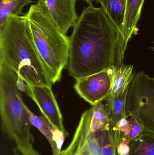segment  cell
Instances as JSON below:
<instances>
[{
  "label": "cell",
  "mask_w": 154,
  "mask_h": 155,
  "mask_svg": "<svg viewBox=\"0 0 154 155\" xmlns=\"http://www.w3.org/2000/svg\"><path fill=\"white\" fill-rule=\"evenodd\" d=\"M122 31L92 1L85 7L69 37V74L76 80L123 64Z\"/></svg>",
  "instance_id": "6da1fadb"
},
{
  "label": "cell",
  "mask_w": 154,
  "mask_h": 155,
  "mask_svg": "<svg viewBox=\"0 0 154 155\" xmlns=\"http://www.w3.org/2000/svg\"><path fill=\"white\" fill-rule=\"evenodd\" d=\"M0 65L20 75L27 84L52 87L28 32L25 15L10 17L0 29Z\"/></svg>",
  "instance_id": "7a4b0ae2"
},
{
  "label": "cell",
  "mask_w": 154,
  "mask_h": 155,
  "mask_svg": "<svg viewBox=\"0 0 154 155\" xmlns=\"http://www.w3.org/2000/svg\"><path fill=\"white\" fill-rule=\"evenodd\" d=\"M25 15L30 37L53 84L68 64L69 37L55 24L42 0L32 5Z\"/></svg>",
  "instance_id": "3957f363"
},
{
  "label": "cell",
  "mask_w": 154,
  "mask_h": 155,
  "mask_svg": "<svg viewBox=\"0 0 154 155\" xmlns=\"http://www.w3.org/2000/svg\"><path fill=\"white\" fill-rule=\"evenodd\" d=\"M17 74L0 65V112L3 132L16 146L33 144L26 105L16 86Z\"/></svg>",
  "instance_id": "277c9868"
},
{
  "label": "cell",
  "mask_w": 154,
  "mask_h": 155,
  "mask_svg": "<svg viewBox=\"0 0 154 155\" xmlns=\"http://www.w3.org/2000/svg\"><path fill=\"white\" fill-rule=\"evenodd\" d=\"M126 110L144 131L154 133V78L144 72L134 74L129 87Z\"/></svg>",
  "instance_id": "5b68a950"
},
{
  "label": "cell",
  "mask_w": 154,
  "mask_h": 155,
  "mask_svg": "<svg viewBox=\"0 0 154 155\" xmlns=\"http://www.w3.org/2000/svg\"><path fill=\"white\" fill-rule=\"evenodd\" d=\"M115 67L77 80L74 86L80 97L92 106L101 103L109 95Z\"/></svg>",
  "instance_id": "8992f818"
},
{
  "label": "cell",
  "mask_w": 154,
  "mask_h": 155,
  "mask_svg": "<svg viewBox=\"0 0 154 155\" xmlns=\"http://www.w3.org/2000/svg\"><path fill=\"white\" fill-rule=\"evenodd\" d=\"M89 109L83 113L71 142L60 155H102L97 133L90 129Z\"/></svg>",
  "instance_id": "52a82bcc"
},
{
  "label": "cell",
  "mask_w": 154,
  "mask_h": 155,
  "mask_svg": "<svg viewBox=\"0 0 154 155\" xmlns=\"http://www.w3.org/2000/svg\"><path fill=\"white\" fill-rule=\"evenodd\" d=\"M29 86L31 92L32 99L45 119L52 127L61 131L68 137L69 134L63 125L62 114L52 87Z\"/></svg>",
  "instance_id": "ba28073f"
},
{
  "label": "cell",
  "mask_w": 154,
  "mask_h": 155,
  "mask_svg": "<svg viewBox=\"0 0 154 155\" xmlns=\"http://www.w3.org/2000/svg\"><path fill=\"white\" fill-rule=\"evenodd\" d=\"M55 24L65 34L74 27L78 19L77 0H42Z\"/></svg>",
  "instance_id": "9c48e42d"
},
{
  "label": "cell",
  "mask_w": 154,
  "mask_h": 155,
  "mask_svg": "<svg viewBox=\"0 0 154 155\" xmlns=\"http://www.w3.org/2000/svg\"><path fill=\"white\" fill-rule=\"evenodd\" d=\"M145 0H127L126 11L122 31L123 41L121 55L124 59L127 43L133 35L136 34L137 23L140 19Z\"/></svg>",
  "instance_id": "30bf717a"
},
{
  "label": "cell",
  "mask_w": 154,
  "mask_h": 155,
  "mask_svg": "<svg viewBox=\"0 0 154 155\" xmlns=\"http://www.w3.org/2000/svg\"><path fill=\"white\" fill-rule=\"evenodd\" d=\"M133 65L124 64L116 67L113 77L112 88L109 95L105 100L106 106L110 105L115 97L128 88L134 77Z\"/></svg>",
  "instance_id": "8fae6325"
},
{
  "label": "cell",
  "mask_w": 154,
  "mask_h": 155,
  "mask_svg": "<svg viewBox=\"0 0 154 155\" xmlns=\"http://www.w3.org/2000/svg\"><path fill=\"white\" fill-rule=\"evenodd\" d=\"M96 133L101 147V155H119L118 153V147L124 134L116 130L115 125L111 122L108 128Z\"/></svg>",
  "instance_id": "7c38bea8"
},
{
  "label": "cell",
  "mask_w": 154,
  "mask_h": 155,
  "mask_svg": "<svg viewBox=\"0 0 154 155\" xmlns=\"http://www.w3.org/2000/svg\"><path fill=\"white\" fill-rule=\"evenodd\" d=\"M101 4V8L123 31L126 11L127 0H96Z\"/></svg>",
  "instance_id": "4fadbf2b"
},
{
  "label": "cell",
  "mask_w": 154,
  "mask_h": 155,
  "mask_svg": "<svg viewBox=\"0 0 154 155\" xmlns=\"http://www.w3.org/2000/svg\"><path fill=\"white\" fill-rule=\"evenodd\" d=\"M26 109L31 125L38 129L48 140L52 149L53 155H60L62 150L58 147L54 140L52 127L45 117L35 115L26 105Z\"/></svg>",
  "instance_id": "5bb4252c"
},
{
  "label": "cell",
  "mask_w": 154,
  "mask_h": 155,
  "mask_svg": "<svg viewBox=\"0 0 154 155\" xmlns=\"http://www.w3.org/2000/svg\"><path fill=\"white\" fill-rule=\"evenodd\" d=\"M128 155H154V133L144 131L129 143Z\"/></svg>",
  "instance_id": "9a60e30c"
},
{
  "label": "cell",
  "mask_w": 154,
  "mask_h": 155,
  "mask_svg": "<svg viewBox=\"0 0 154 155\" xmlns=\"http://www.w3.org/2000/svg\"><path fill=\"white\" fill-rule=\"evenodd\" d=\"M32 2V0H0V29L10 17L23 14L24 7Z\"/></svg>",
  "instance_id": "2e32d148"
},
{
  "label": "cell",
  "mask_w": 154,
  "mask_h": 155,
  "mask_svg": "<svg viewBox=\"0 0 154 155\" xmlns=\"http://www.w3.org/2000/svg\"><path fill=\"white\" fill-rule=\"evenodd\" d=\"M128 89L129 87L121 92L118 96L114 99L110 105L105 106L111 122L115 125L121 119L127 118L129 117L126 110Z\"/></svg>",
  "instance_id": "e0dca14e"
},
{
  "label": "cell",
  "mask_w": 154,
  "mask_h": 155,
  "mask_svg": "<svg viewBox=\"0 0 154 155\" xmlns=\"http://www.w3.org/2000/svg\"><path fill=\"white\" fill-rule=\"evenodd\" d=\"M127 118L130 123V131L127 138L130 142L139 136L143 132L144 129L143 126L134 117L129 116Z\"/></svg>",
  "instance_id": "ac0fdd59"
},
{
  "label": "cell",
  "mask_w": 154,
  "mask_h": 155,
  "mask_svg": "<svg viewBox=\"0 0 154 155\" xmlns=\"http://www.w3.org/2000/svg\"><path fill=\"white\" fill-rule=\"evenodd\" d=\"M116 130L123 133L124 137L127 138L130 131V123L128 118L121 119L115 125Z\"/></svg>",
  "instance_id": "d6986e66"
},
{
  "label": "cell",
  "mask_w": 154,
  "mask_h": 155,
  "mask_svg": "<svg viewBox=\"0 0 154 155\" xmlns=\"http://www.w3.org/2000/svg\"><path fill=\"white\" fill-rule=\"evenodd\" d=\"M25 81L20 75L17 74V79H16V86L17 88L20 92H24L29 97L32 98V94L30 89L29 87V85L25 84Z\"/></svg>",
  "instance_id": "ffe728a7"
},
{
  "label": "cell",
  "mask_w": 154,
  "mask_h": 155,
  "mask_svg": "<svg viewBox=\"0 0 154 155\" xmlns=\"http://www.w3.org/2000/svg\"><path fill=\"white\" fill-rule=\"evenodd\" d=\"M130 142L126 137H123L121 143L118 144L117 151L119 155H128L130 152Z\"/></svg>",
  "instance_id": "44dd1931"
},
{
  "label": "cell",
  "mask_w": 154,
  "mask_h": 155,
  "mask_svg": "<svg viewBox=\"0 0 154 155\" xmlns=\"http://www.w3.org/2000/svg\"><path fill=\"white\" fill-rule=\"evenodd\" d=\"M20 155H41L33 148L32 145L26 147L16 146Z\"/></svg>",
  "instance_id": "7402d4cb"
},
{
  "label": "cell",
  "mask_w": 154,
  "mask_h": 155,
  "mask_svg": "<svg viewBox=\"0 0 154 155\" xmlns=\"http://www.w3.org/2000/svg\"><path fill=\"white\" fill-rule=\"evenodd\" d=\"M84 1H86V2H89L90 1H94V0H84Z\"/></svg>",
  "instance_id": "603a6c76"
}]
</instances>
